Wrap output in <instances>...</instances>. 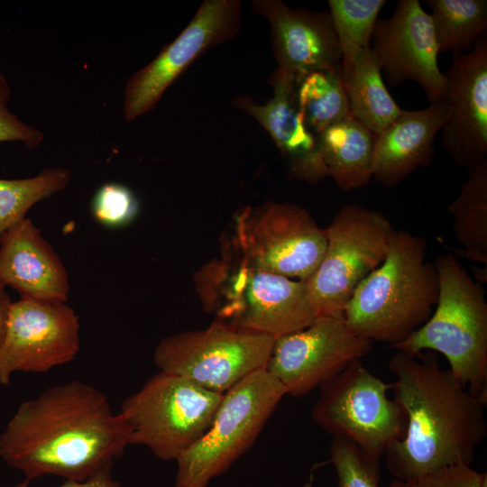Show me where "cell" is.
<instances>
[{
	"instance_id": "6da1fadb",
	"label": "cell",
	"mask_w": 487,
	"mask_h": 487,
	"mask_svg": "<svg viewBox=\"0 0 487 487\" xmlns=\"http://www.w3.org/2000/svg\"><path fill=\"white\" fill-rule=\"evenodd\" d=\"M131 445V429L107 396L79 381L22 402L0 436V457L32 481H83L112 467Z\"/></svg>"
},
{
	"instance_id": "7a4b0ae2",
	"label": "cell",
	"mask_w": 487,
	"mask_h": 487,
	"mask_svg": "<svg viewBox=\"0 0 487 487\" xmlns=\"http://www.w3.org/2000/svg\"><path fill=\"white\" fill-rule=\"evenodd\" d=\"M394 400L407 425L385 452L394 479L410 480L455 464L471 465L487 435V398L470 393L436 354L397 350L388 363Z\"/></svg>"
},
{
	"instance_id": "3957f363",
	"label": "cell",
	"mask_w": 487,
	"mask_h": 487,
	"mask_svg": "<svg viewBox=\"0 0 487 487\" xmlns=\"http://www.w3.org/2000/svg\"><path fill=\"white\" fill-rule=\"evenodd\" d=\"M426 255L424 238L396 230L382 262L360 282L348 301L346 326L364 339L391 347L425 324L439 290L436 266Z\"/></svg>"
},
{
	"instance_id": "277c9868",
	"label": "cell",
	"mask_w": 487,
	"mask_h": 487,
	"mask_svg": "<svg viewBox=\"0 0 487 487\" xmlns=\"http://www.w3.org/2000/svg\"><path fill=\"white\" fill-rule=\"evenodd\" d=\"M194 281L204 309L236 329L277 338L316 317L304 281L258 268L233 244L203 265Z\"/></svg>"
},
{
	"instance_id": "5b68a950",
	"label": "cell",
	"mask_w": 487,
	"mask_h": 487,
	"mask_svg": "<svg viewBox=\"0 0 487 487\" xmlns=\"http://www.w3.org/2000/svg\"><path fill=\"white\" fill-rule=\"evenodd\" d=\"M434 264L438 298L427 321L391 346L412 354H442L449 370L474 396L487 398V302L485 292L459 260L439 255Z\"/></svg>"
},
{
	"instance_id": "8992f818",
	"label": "cell",
	"mask_w": 487,
	"mask_h": 487,
	"mask_svg": "<svg viewBox=\"0 0 487 487\" xmlns=\"http://www.w3.org/2000/svg\"><path fill=\"white\" fill-rule=\"evenodd\" d=\"M286 394L265 369L226 391L204 435L175 461L174 487H207L253 444Z\"/></svg>"
},
{
	"instance_id": "52a82bcc",
	"label": "cell",
	"mask_w": 487,
	"mask_h": 487,
	"mask_svg": "<svg viewBox=\"0 0 487 487\" xmlns=\"http://www.w3.org/2000/svg\"><path fill=\"white\" fill-rule=\"evenodd\" d=\"M326 231L323 258L304 284L315 317H344L357 286L384 260L396 229L383 213L348 204Z\"/></svg>"
},
{
	"instance_id": "ba28073f",
	"label": "cell",
	"mask_w": 487,
	"mask_h": 487,
	"mask_svg": "<svg viewBox=\"0 0 487 487\" xmlns=\"http://www.w3.org/2000/svg\"><path fill=\"white\" fill-rule=\"evenodd\" d=\"M223 395L159 371L122 402L119 412L131 429V445L175 461L207 430Z\"/></svg>"
},
{
	"instance_id": "9c48e42d",
	"label": "cell",
	"mask_w": 487,
	"mask_h": 487,
	"mask_svg": "<svg viewBox=\"0 0 487 487\" xmlns=\"http://www.w3.org/2000/svg\"><path fill=\"white\" fill-rule=\"evenodd\" d=\"M392 387L372 373L362 359L354 360L319 387L313 419L333 437L348 439L380 459L406 430L403 409L387 395Z\"/></svg>"
},
{
	"instance_id": "30bf717a",
	"label": "cell",
	"mask_w": 487,
	"mask_h": 487,
	"mask_svg": "<svg viewBox=\"0 0 487 487\" xmlns=\"http://www.w3.org/2000/svg\"><path fill=\"white\" fill-rule=\"evenodd\" d=\"M275 340L215 321L204 329L164 337L152 359L160 372L225 394L250 374L265 369Z\"/></svg>"
},
{
	"instance_id": "8fae6325",
	"label": "cell",
	"mask_w": 487,
	"mask_h": 487,
	"mask_svg": "<svg viewBox=\"0 0 487 487\" xmlns=\"http://www.w3.org/2000/svg\"><path fill=\"white\" fill-rule=\"evenodd\" d=\"M326 231L303 207L267 201L236 217L232 244L253 265L305 281L320 263Z\"/></svg>"
},
{
	"instance_id": "7c38bea8",
	"label": "cell",
	"mask_w": 487,
	"mask_h": 487,
	"mask_svg": "<svg viewBox=\"0 0 487 487\" xmlns=\"http://www.w3.org/2000/svg\"><path fill=\"white\" fill-rule=\"evenodd\" d=\"M240 0H205L170 43L133 74L124 88L123 111L127 122L152 110L169 87L209 49L233 39L241 28Z\"/></svg>"
},
{
	"instance_id": "4fadbf2b",
	"label": "cell",
	"mask_w": 487,
	"mask_h": 487,
	"mask_svg": "<svg viewBox=\"0 0 487 487\" xmlns=\"http://www.w3.org/2000/svg\"><path fill=\"white\" fill-rule=\"evenodd\" d=\"M79 318L66 303L21 297L11 303L0 345V383L17 372L45 373L80 349Z\"/></svg>"
},
{
	"instance_id": "5bb4252c",
	"label": "cell",
	"mask_w": 487,
	"mask_h": 487,
	"mask_svg": "<svg viewBox=\"0 0 487 487\" xmlns=\"http://www.w3.org/2000/svg\"><path fill=\"white\" fill-rule=\"evenodd\" d=\"M372 350L344 317H316L305 328L277 337L265 370L286 394L302 397L339 374Z\"/></svg>"
},
{
	"instance_id": "9a60e30c",
	"label": "cell",
	"mask_w": 487,
	"mask_h": 487,
	"mask_svg": "<svg viewBox=\"0 0 487 487\" xmlns=\"http://www.w3.org/2000/svg\"><path fill=\"white\" fill-rule=\"evenodd\" d=\"M370 49L391 86L413 80L430 103L444 98L446 78L432 21L419 1L399 0L391 17L377 20Z\"/></svg>"
},
{
	"instance_id": "2e32d148",
	"label": "cell",
	"mask_w": 487,
	"mask_h": 487,
	"mask_svg": "<svg viewBox=\"0 0 487 487\" xmlns=\"http://www.w3.org/2000/svg\"><path fill=\"white\" fill-rule=\"evenodd\" d=\"M448 118L442 142L453 162L466 169L487 159V37L453 55L444 73Z\"/></svg>"
},
{
	"instance_id": "e0dca14e",
	"label": "cell",
	"mask_w": 487,
	"mask_h": 487,
	"mask_svg": "<svg viewBox=\"0 0 487 487\" xmlns=\"http://www.w3.org/2000/svg\"><path fill=\"white\" fill-rule=\"evenodd\" d=\"M252 9L269 23L277 69L298 85L311 72L341 66L342 53L328 11L292 8L280 0H253Z\"/></svg>"
},
{
	"instance_id": "ac0fdd59",
	"label": "cell",
	"mask_w": 487,
	"mask_h": 487,
	"mask_svg": "<svg viewBox=\"0 0 487 487\" xmlns=\"http://www.w3.org/2000/svg\"><path fill=\"white\" fill-rule=\"evenodd\" d=\"M272 96L264 104L252 96H236L232 106L253 117L271 136L289 162L296 178L317 183L329 177L318 147L317 136L305 125L297 102L298 83L283 70H273L269 78Z\"/></svg>"
},
{
	"instance_id": "d6986e66",
	"label": "cell",
	"mask_w": 487,
	"mask_h": 487,
	"mask_svg": "<svg viewBox=\"0 0 487 487\" xmlns=\"http://www.w3.org/2000/svg\"><path fill=\"white\" fill-rule=\"evenodd\" d=\"M0 285L20 297L66 303L69 280L65 266L27 217L10 228L0 241Z\"/></svg>"
},
{
	"instance_id": "ffe728a7",
	"label": "cell",
	"mask_w": 487,
	"mask_h": 487,
	"mask_svg": "<svg viewBox=\"0 0 487 487\" xmlns=\"http://www.w3.org/2000/svg\"><path fill=\"white\" fill-rule=\"evenodd\" d=\"M447 118L448 106L444 98L421 110H403L376 135L372 178L391 188L419 167L429 166L435 155L436 136Z\"/></svg>"
},
{
	"instance_id": "44dd1931",
	"label": "cell",
	"mask_w": 487,
	"mask_h": 487,
	"mask_svg": "<svg viewBox=\"0 0 487 487\" xmlns=\"http://www.w3.org/2000/svg\"><path fill=\"white\" fill-rule=\"evenodd\" d=\"M317 139L322 161L338 188L350 191L370 182L375 133L350 115L324 130Z\"/></svg>"
},
{
	"instance_id": "7402d4cb",
	"label": "cell",
	"mask_w": 487,
	"mask_h": 487,
	"mask_svg": "<svg viewBox=\"0 0 487 487\" xmlns=\"http://www.w3.org/2000/svg\"><path fill=\"white\" fill-rule=\"evenodd\" d=\"M343 79L350 114L376 135L402 113L390 95L370 48L357 54Z\"/></svg>"
},
{
	"instance_id": "603a6c76",
	"label": "cell",
	"mask_w": 487,
	"mask_h": 487,
	"mask_svg": "<svg viewBox=\"0 0 487 487\" xmlns=\"http://www.w3.org/2000/svg\"><path fill=\"white\" fill-rule=\"evenodd\" d=\"M458 197L448 206L453 231L463 253L487 265V159L470 167Z\"/></svg>"
},
{
	"instance_id": "cb8c5ba5",
	"label": "cell",
	"mask_w": 487,
	"mask_h": 487,
	"mask_svg": "<svg viewBox=\"0 0 487 487\" xmlns=\"http://www.w3.org/2000/svg\"><path fill=\"white\" fill-rule=\"evenodd\" d=\"M438 52L463 53L485 34L487 1L428 0Z\"/></svg>"
},
{
	"instance_id": "d4e9b609",
	"label": "cell",
	"mask_w": 487,
	"mask_h": 487,
	"mask_svg": "<svg viewBox=\"0 0 487 487\" xmlns=\"http://www.w3.org/2000/svg\"><path fill=\"white\" fill-rule=\"evenodd\" d=\"M297 102L306 127L318 135L352 115L344 86L342 66L308 74L298 85Z\"/></svg>"
},
{
	"instance_id": "484cf974",
	"label": "cell",
	"mask_w": 487,
	"mask_h": 487,
	"mask_svg": "<svg viewBox=\"0 0 487 487\" xmlns=\"http://www.w3.org/2000/svg\"><path fill=\"white\" fill-rule=\"evenodd\" d=\"M69 180V170L60 167L46 169L27 179H0V241L10 228L25 218L32 206L64 190Z\"/></svg>"
},
{
	"instance_id": "4316f807",
	"label": "cell",
	"mask_w": 487,
	"mask_h": 487,
	"mask_svg": "<svg viewBox=\"0 0 487 487\" xmlns=\"http://www.w3.org/2000/svg\"><path fill=\"white\" fill-rule=\"evenodd\" d=\"M329 14L342 53L343 74L357 54L371 47L378 14L385 0H329Z\"/></svg>"
},
{
	"instance_id": "83f0119b",
	"label": "cell",
	"mask_w": 487,
	"mask_h": 487,
	"mask_svg": "<svg viewBox=\"0 0 487 487\" xmlns=\"http://www.w3.org/2000/svg\"><path fill=\"white\" fill-rule=\"evenodd\" d=\"M330 461L337 487H380V459L366 455L348 439L333 437Z\"/></svg>"
},
{
	"instance_id": "f1b7e54d",
	"label": "cell",
	"mask_w": 487,
	"mask_h": 487,
	"mask_svg": "<svg viewBox=\"0 0 487 487\" xmlns=\"http://www.w3.org/2000/svg\"><path fill=\"white\" fill-rule=\"evenodd\" d=\"M91 211L101 225L122 227L130 223L138 211V201L133 191L121 183L103 184L95 193Z\"/></svg>"
},
{
	"instance_id": "f546056e",
	"label": "cell",
	"mask_w": 487,
	"mask_h": 487,
	"mask_svg": "<svg viewBox=\"0 0 487 487\" xmlns=\"http://www.w3.org/2000/svg\"><path fill=\"white\" fill-rule=\"evenodd\" d=\"M388 487H487V476L470 465L455 464L410 480L393 479Z\"/></svg>"
},
{
	"instance_id": "4dcf8cb0",
	"label": "cell",
	"mask_w": 487,
	"mask_h": 487,
	"mask_svg": "<svg viewBox=\"0 0 487 487\" xmlns=\"http://www.w3.org/2000/svg\"><path fill=\"white\" fill-rule=\"evenodd\" d=\"M10 93L5 78L0 74V142H22L28 148H34L41 143L43 134L7 109Z\"/></svg>"
},
{
	"instance_id": "1f68e13d",
	"label": "cell",
	"mask_w": 487,
	"mask_h": 487,
	"mask_svg": "<svg viewBox=\"0 0 487 487\" xmlns=\"http://www.w3.org/2000/svg\"><path fill=\"white\" fill-rule=\"evenodd\" d=\"M30 481L24 480L12 487H30ZM60 487H122L112 475V467H106L83 481L66 480Z\"/></svg>"
},
{
	"instance_id": "d6a6232c",
	"label": "cell",
	"mask_w": 487,
	"mask_h": 487,
	"mask_svg": "<svg viewBox=\"0 0 487 487\" xmlns=\"http://www.w3.org/2000/svg\"><path fill=\"white\" fill-rule=\"evenodd\" d=\"M12 302L13 301L5 287L0 285V345L3 341L7 315Z\"/></svg>"
},
{
	"instance_id": "836d02e7",
	"label": "cell",
	"mask_w": 487,
	"mask_h": 487,
	"mask_svg": "<svg viewBox=\"0 0 487 487\" xmlns=\"http://www.w3.org/2000/svg\"><path fill=\"white\" fill-rule=\"evenodd\" d=\"M302 487H313V479L312 477L307 481L303 485Z\"/></svg>"
}]
</instances>
